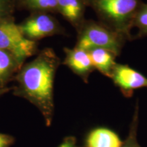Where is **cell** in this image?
<instances>
[{
	"label": "cell",
	"instance_id": "obj_1",
	"mask_svg": "<svg viewBox=\"0 0 147 147\" xmlns=\"http://www.w3.org/2000/svg\"><path fill=\"white\" fill-rule=\"evenodd\" d=\"M59 59L51 49H46L25 65L18 74L16 94L34 104L49 127L54 114L53 86Z\"/></svg>",
	"mask_w": 147,
	"mask_h": 147
},
{
	"label": "cell",
	"instance_id": "obj_2",
	"mask_svg": "<svg viewBox=\"0 0 147 147\" xmlns=\"http://www.w3.org/2000/svg\"><path fill=\"white\" fill-rule=\"evenodd\" d=\"M84 2L93 8L101 23L130 40L132 23L142 3L140 0H84Z\"/></svg>",
	"mask_w": 147,
	"mask_h": 147
},
{
	"label": "cell",
	"instance_id": "obj_3",
	"mask_svg": "<svg viewBox=\"0 0 147 147\" xmlns=\"http://www.w3.org/2000/svg\"><path fill=\"white\" fill-rule=\"evenodd\" d=\"M127 40L123 35L102 23L89 21L81 28L76 47L87 51L97 48L104 49L119 56Z\"/></svg>",
	"mask_w": 147,
	"mask_h": 147
},
{
	"label": "cell",
	"instance_id": "obj_4",
	"mask_svg": "<svg viewBox=\"0 0 147 147\" xmlns=\"http://www.w3.org/2000/svg\"><path fill=\"white\" fill-rule=\"evenodd\" d=\"M36 49V42L24 36L19 25L10 18L0 21V50L10 53L21 64L32 56Z\"/></svg>",
	"mask_w": 147,
	"mask_h": 147
},
{
	"label": "cell",
	"instance_id": "obj_5",
	"mask_svg": "<svg viewBox=\"0 0 147 147\" xmlns=\"http://www.w3.org/2000/svg\"><path fill=\"white\" fill-rule=\"evenodd\" d=\"M110 78L125 97H131L135 90L147 87V78L127 65L117 63Z\"/></svg>",
	"mask_w": 147,
	"mask_h": 147
},
{
	"label": "cell",
	"instance_id": "obj_6",
	"mask_svg": "<svg viewBox=\"0 0 147 147\" xmlns=\"http://www.w3.org/2000/svg\"><path fill=\"white\" fill-rule=\"evenodd\" d=\"M19 27L24 36L34 41L52 36L60 31L55 18L46 14H36L28 18Z\"/></svg>",
	"mask_w": 147,
	"mask_h": 147
},
{
	"label": "cell",
	"instance_id": "obj_7",
	"mask_svg": "<svg viewBox=\"0 0 147 147\" xmlns=\"http://www.w3.org/2000/svg\"><path fill=\"white\" fill-rule=\"evenodd\" d=\"M65 52L64 63L87 82L89 74L95 69L89 52L77 47L73 49H65Z\"/></svg>",
	"mask_w": 147,
	"mask_h": 147
},
{
	"label": "cell",
	"instance_id": "obj_8",
	"mask_svg": "<svg viewBox=\"0 0 147 147\" xmlns=\"http://www.w3.org/2000/svg\"><path fill=\"white\" fill-rule=\"evenodd\" d=\"M123 141L115 131L106 127H97L87 134L84 147H121Z\"/></svg>",
	"mask_w": 147,
	"mask_h": 147
},
{
	"label": "cell",
	"instance_id": "obj_9",
	"mask_svg": "<svg viewBox=\"0 0 147 147\" xmlns=\"http://www.w3.org/2000/svg\"><path fill=\"white\" fill-rule=\"evenodd\" d=\"M88 52L94 69L110 78L114 67L117 63L115 61L117 55L111 51L100 48L92 49Z\"/></svg>",
	"mask_w": 147,
	"mask_h": 147
},
{
	"label": "cell",
	"instance_id": "obj_10",
	"mask_svg": "<svg viewBox=\"0 0 147 147\" xmlns=\"http://www.w3.org/2000/svg\"><path fill=\"white\" fill-rule=\"evenodd\" d=\"M84 0H57L58 11L74 25L82 23Z\"/></svg>",
	"mask_w": 147,
	"mask_h": 147
},
{
	"label": "cell",
	"instance_id": "obj_11",
	"mask_svg": "<svg viewBox=\"0 0 147 147\" xmlns=\"http://www.w3.org/2000/svg\"><path fill=\"white\" fill-rule=\"evenodd\" d=\"M19 65L20 63L13 55L0 50V87L8 81Z\"/></svg>",
	"mask_w": 147,
	"mask_h": 147
},
{
	"label": "cell",
	"instance_id": "obj_12",
	"mask_svg": "<svg viewBox=\"0 0 147 147\" xmlns=\"http://www.w3.org/2000/svg\"><path fill=\"white\" fill-rule=\"evenodd\" d=\"M134 28L137 29V34L133 37V39L147 36V4L142 3L138 10L132 23L131 32Z\"/></svg>",
	"mask_w": 147,
	"mask_h": 147
},
{
	"label": "cell",
	"instance_id": "obj_13",
	"mask_svg": "<svg viewBox=\"0 0 147 147\" xmlns=\"http://www.w3.org/2000/svg\"><path fill=\"white\" fill-rule=\"evenodd\" d=\"M138 103H136L135 112L130 125L127 137L123 142L121 147H141L138 141Z\"/></svg>",
	"mask_w": 147,
	"mask_h": 147
},
{
	"label": "cell",
	"instance_id": "obj_14",
	"mask_svg": "<svg viewBox=\"0 0 147 147\" xmlns=\"http://www.w3.org/2000/svg\"><path fill=\"white\" fill-rule=\"evenodd\" d=\"M29 8L41 11H58L57 0H24Z\"/></svg>",
	"mask_w": 147,
	"mask_h": 147
},
{
	"label": "cell",
	"instance_id": "obj_15",
	"mask_svg": "<svg viewBox=\"0 0 147 147\" xmlns=\"http://www.w3.org/2000/svg\"><path fill=\"white\" fill-rule=\"evenodd\" d=\"M13 8L12 0H0V21L10 18Z\"/></svg>",
	"mask_w": 147,
	"mask_h": 147
},
{
	"label": "cell",
	"instance_id": "obj_16",
	"mask_svg": "<svg viewBox=\"0 0 147 147\" xmlns=\"http://www.w3.org/2000/svg\"><path fill=\"white\" fill-rule=\"evenodd\" d=\"M15 142V139L8 134L0 133V147H10Z\"/></svg>",
	"mask_w": 147,
	"mask_h": 147
},
{
	"label": "cell",
	"instance_id": "obj_17",
	"mask_svg": "<svg viewBox=\"0 0 147 147\" xmlns=\"http://www.w3.org/2000/svg\"><path fill=\"white\" fill-rule=\"evenodd\" d=\"M58 147H78L77 146V140L74 136H69L64 138L63 141Z\"/></svg>",
	"mask_w": 147,
	"mask_h": 147
},
{
	"label": "cell",
	"instance_id": "obj_18",
	"mask_svg": "<svg viewBox=\"0 0 147 147\" xmlns=\"http://www.w3.org/2000/svg\"><path fill=\"white\" fill-rule=\"evenodd\" d=\"M7 91V89H0V95L1 94H3V93H5V91Z\"/></svg>",
	"mask_w": 147,
	"mask_h": 147
}]
</instances>
